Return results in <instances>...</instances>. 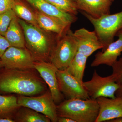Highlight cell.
<instances>
[{
	"instance_id": "obj_15",
	"label": "cell",
	"mask_w": 122,
	"mask_h": 122,
	"mask_svg": "<svg viewBox=\"0 0 122 122\" xmlns=\"http://www.w3.org/2000/svg\"><path fill=\"white\" fill-rule=\"evenodd\" d=\"M42 13L57 18L71 25L77 20L76 15L66 12L46 0H24Z\"/></svg>"
},
{
	"instance_id": "obj_26",
	"label": "cell",
	"mask_w": 122,
	"mask_h": 122,
	"mask_svg": "<svg viewBox=\"0 0 122 122\" xmlns=\"http://www.w3.org/2000/svg\"><path fill=\"white\" fill-rule=\"evenodd\" d=\"M10 46V44L5 36L0 35V58Z\"/></svg>"
},
{
	"instance_id": "obj_6",
	"label": "cell",
	"mask_w": 122,
	"mask_h": 122,
	"mask_svg": "<svg viewBox=\"0 0 122 122\" xmlns=\"http://www.w3.org/2000/svg\"><path fill=\"white\" fill-rule=\"evenodd\" d=\"M82 84L90 98L94 100L100 97L115 98L116 92L119 88L113 75L101 77L96 70L94 71L91 79L83 82Z\"/></svg>"
},
{
	"instance_id": "obj_4",
	"label": "cell",
	"mask_w": 122,
	"mask_h": 122,
	"mask_svg": "<svg viewBox=\"0 0 122 122\" xmlns=\"http://www.w3.org/2000/svg\"><path fill=\"white\" fill-rule=\"evenodd\" d=\"M82 14L93 25L96 34L103 46L104 51L111 42L118 32L122 30V11L107 14L95 18L82 11Z\"/></svg>"
},
{
	"instance_id": "obj_19",
	"label": "cell",
	"mask_w": 122,
	"mask_h": 122,
	"mask_svg": "<svg viewBox=\"0 0 122 122\" xmlns=\"http://www.w3.org/2000/svg\"><path fill=\"white\" fill-rule=\"evenodd\" d=\"M12 10L18 17L41 28L36 20L34 11H32L24 3L19 0H15Z\"/></svg>"
},
{
	"instance_id": "obj_8",
	"label": "cell",
	"mask_w": 122,
	"mask_h": 122,
	"mask_svg": "<svg viewBox=\"0 0 122 122\" xmlns=\"http://www.w3.org/2000/svg\"><path fill=\"white\" fill-rule=\"evenodd\" d=\"M56 76L60 91L67 99L90 98L83 86V81L73 76L67 70H58Z\"/></svg>"
},
{
	"instance_id": "obj_13",
	"label": "cell",
	"mask_w": 122,
	"mask_h": 122,
	"mask_svg": "<svg viewBox=\"0 0 122 122\" xmlns=\"http://www.w3.org/2000/svg\"><path fill=\"white\" fill-rule=\"evenodd\" d=\"M116 36L118 38L117 41L111 42L104 51L99 52L95 54L91 67L102 65L111 66L117 60L122 52V30L118 32Z\"/></svg>"
},
{
	"instance_id": "obj_3",
	"label": "cell",
	"mask_w": 122,
	"mask_h": 122,
	"mask_svg": "<svg viewBox=\"0 0 122 122\" xmlns=\"http://www.w3.org/2000/svg\"><path fill=\"white\" fill-rule=\"evenodd\" d=\"M58 116L70 118L76 122H95L99 112L96 100L66 99L57 105Z\"/></svg>"
},
{
	"instance_id": "obj_20",
	"label": "cell",
	"mask_w": 122,
	"mask_h": 122,
	"mask_svg": "<svg viewBox=\"0 0 122 122\" xmlns=\"http://www.w3.org/2000/svg\"><path fill=\"white\" fill-rule=\"evenodd\" d=\"M88 57L77 52L75 56L66 69L70 73L83 82V78Z\"/></svg>"
},
{
	"instance_id": "obj_30",
	"label": "cell",
	"mask_w": 122,
	"mask_h": 122,
	"mask_svg": "<svg viewBox=\"0 0 122 122\" xmlns=\"http://www.w3.org/2000/svg\"><path fill=\"white\" fill-rule=\"evenodd\" d=\"M4 68V66L1 59L0 58V70Z\"/></svg>"
},
{
	"instance_id": "obj_10",
	"label": "cell",
	"mask_w": 122,
	"mask_h": 122,
	"mask_svg": "<svg viewBox=\"0 0 122 122\" xmlns=\"http://www.w3.org/2000/svg\"><path fill=\"white\" fill-rule=\"evenodd\" d=\"M34 69L49 86L55 103L59 104L62 102L63 97L58 87L56 76L57 68L51 62L43 61L34 62Z\"/></svg>"
},
{
	"instance_id": "obj_27",
	"label": "cell",
	"mask_w": 122,
	"mask_h": 122,
	"mask_svg": "<svg viewBox=\"0 0 122 122\" xmlns=\"http://www.w3.org/2000/svg\"><path fill=\"white\" fill-rule=\"evenodd\" d=\"M57 122H76V121L70 118L65 117L58 116Z\"/></svg>"
},
{
	"instance_id": "obj_2",
	"label": "cell",
	"mask_w": 122,
	"mask_h": 122,
	"mask_svg": "<svg viewBox=\"0 0 122 122\" xmlns=\"http://www.w3.org/2000/svg\"><path fill=\"white\" fill-rule=\"evenodd\" d=\"M25 36V46L34 60L45 61L49 59L58 36L50 34L18 18Z\"/></svg>"
},
{
	"instance_id": "obj_29",
	"label": "cell",
	"mask_w": 122,
	"mask_h": 122,
	"mask_svg": "<svg viewBox=\"0 0 122 122\" xmlns=\"http://www.w3.org/2000/svg\"><path fill=\"white\" fill-rule=\"evenodd\" d=\"M108 122H122V117L118 118L109 121Z\"/></svg>"
},
{
	"instance_id": "obj_24",
	"label": "cell",
	"mask_w": 122,
	"mask_h": 122,
	"mask_svg": "<svg viewBox=\"0 0 122 122\" xmlns=\"http://www.w3.org/2000/svg\"><path fill=\"white\" fill-rule=\"evenodd\" d=\"M15 16L12 9L0 14V35L5 36L11 21Z\"/></svg>"
},
{
	"instance_id": "obj_16",
	"label": "cell",
	"mask_w": 122,
	"mask_h": 122,
	"mask_svg": "<svg viewBox=\"0 0 122 122\" xmlns=\"http://www.w3.org/2000/svg\"><path fill=\"white\" fill-rule=\"evenodd\" d=\"M78 10L86 13L95 18L110 14L111 0H76Z\"/></svg>"
},
{
	"instance_id": "obj_1",
	"label": "cell",
	"mask_w": 122,
	"mask_h": 122,
	"mask_svg": "<svg viewBox=\"0 0 122 122\" xmlns=\"http://www.w3.org/2000/svg\"><path fill=\"white\" fill-rule=\"evenodd\" d=\"M42 83L37 78L24 70H0V93H15L30 96L41 93L44 89Z\"/></svg>"
},
{
	"instance_id": "obj_32",
	"label": "cell",
	"mask_w": 122,
	"mask_h": 122,
	"mask_svg": "<svg viewBox=\"0 0 122 122\" xmlns=\"http://www.w3.org/2000/svg\"><path fill=\"white\" fill-rule=\"evenodd\" d=\"M111 0L112 1V2H113V1H114L115 0Z\"/></svg>"
},
{
	"instance_id": "obj_14",
	"label": "cell",
	"mask_w": 122,
	"mask_h": 122,
	"mask_svg": "<svg viewBox=\"0 0 122 122\" xmlns=\"http://www.w3.org/2000/svg\"><path fill=\"white\" fill-rule=\"evenodd\" d=\"M34 12L39 27L46 32L53 33L61 37L70 29L71 25L57 18L45 14L36 9Z\"/></svg>"
},
{
	"instance_id": "obj_18",
	"label": "cell",
	"mask_w": 122,
	"mask_h": 122,
	"mask_svg": "<svg viewBox=\"0 0 122 122\" xmlns=\"http://www.w3.org/2000/svg\"><path fill=\"white\" fill-rule=\"evenodd\" d=\"M20 107L15 96L0 95V118L12 119L14 114Z\"/></svg>"
},
{
	"instance_id": "obj_9",
	"label": "cell",
	"mask_w": 122,
	"mask_h": 122,
	"mask_svg": "<svg viewBox=\"0 0 122 122\" xmlns=\"http://www.w3.org/2000/svg\"><path fill=\"white\" fill-rule=\"evenodd\" d=\"M0 59L6 69L24 70L34 69V58L25 48L10 46Z\"/></svg>"
},
{
	"instance_id": "obj_11",
	"label": "cell",
	"mask_w": 122,
	"mask_h": 122,
	"mask_svg": "<svg viewBox=\"0 0 122 122\" xmlns=\"http://www.w3.org/2000/svg\"><path fill=\"white\" fill-rule=\"evenodd\" d=\"M73 35L77 44V52L88 58L96 51L103 49V45L94 30L82 28L75 30Z\"/></svg>"
},
{
	"instance_id": "obj_22",
	"label": "cell",
	"mask_w": 122,
	"mask_h": 122,
	"mask_svg": "<svg viewBox=\"0 0 122 122\" xmlns=\"http://www.w3.org/2000/svg\"><path fill=\"white\" fill-rule=\"evenodd\" d=\"M47 2L66 12L77 15L78 13L76 2L71 0H46Z\"/></svg>"
},
{
	"instance_id": "obj_31",
	"label": "cell",
	"mask_w": 122,
	"mask_h": 122,
	"mask_svg": "<svg viewBox=\"0 0 122 122\" xmlns=\"http://www.w3.org/2000/svg\"><path fill=\"white\" fill-rule=\"evenodd\" d=\"M72 0V1H75H75H76V0Z\"/></svg>"
},
{
	"instance_id": "obj_28",
	"label": "cell",
	"mask_w": 122,
	"mask_h": 122,
	"mask_svg": "<svg viewBox=\"0 0 122 122\" xmlns=\"http://www.w3.org/2000/svg\"><path fill=\"white\" fill-rule=\"evenodd\" d=\"M15 120L11 119L0 118V122H14Z\"/></svg>"
},
{
	"instance_id": "obj_25",
	"label": "cell",
	"mask_w": 122,
	"mask_h": 122,
	"mask_svg": "<svg viewBox=\"0 0 122 122\" xmlns=\"http://www.w3.org/2000/svg\"><path fill=\"white\" fill-rule=\"evenodd\" d=\"M15 0H0V14L12 9Z\"/></svg>"
},
{
	"instance_id": "obj_12",
	"label": "cell",
	"mask_w": 122,
	"mask_h": 122,
	"mask_svg": "<svg viewBox=\"0 0 122 122\" xmlns=\"http://www.w3.org/2000/svg\"><path fill=\"white\" fill-rule=\"evenodd\" d=\"M96 100L99 106V112L95 122H108L122 117V98L100 97Z\"/></svg>"
},
{
	"instance_id": "obj_7",
	"label": "cell",
	"mask_w": 122,
	"mask_h": 122,
	"mask_svg": "<svg viewBox=\"0 0 122 122\" xmlns=\"http://www.w3.org/2000/svg\"><path fill=\"white\" fill-rule=\"evenodd\" d=\"M20 107H26L42 114L53 122H57V105L50 91L38 97L20 96L17 99Z\"/></svg>"
},
{
	"instance_id": "obj_17",
	"label": "cell",
	"mask_w": 122,
	"mask_h": 122,
	"mask_svg": "<svg viewBox=\"0 0 122 122\" xmlns=\"http://www.w3.org/2000/svg\"><path fill=\"white\" fill-rule=\"evenodd\" d=\"M4 36L11 46L25 48L24 32L18 21V17L16 16L11 21Z\"/></svg>"
},
{
	"instance_id": "obj_21",
	"label": "cell",
	"mask_w": 122,
	"mask_h": 122,
	"mask_svg": "<svg viewBox=\"0 0 122 122\" xmlns=\"http://www.w3.org/2000/svg\"><path fill=\"white\" fill-rule=\"evenodd\" d=\"M18 112L16 118L21 122H50V119L46 116L34 110L25 107Z\"/></svg>"
},
{
	"instance_id": "obj_5",
	"label": "cell",
	"mask_w": 122,
	"mask_h": 122,
	"mask_svg": "<svg viewBox=\"0 0 122 122\" xmlns=\"http://www.w3.org/2000/svg\"><path fill=\"white\" fill-rule=\"evenodd\" d=\"M78 46L73 32L70 29L61 37H58L51 53L50 62L58 69H66L77 52Z\"/></svg>"
},
{
	"instance_id": "obj_23",
	"label": "cell",
	"mask_w": 122,
	"mask_h": 122,
	"mask_svg": "<svg viewBox=\"0 0 122 122\" xmlns=\"http://www.w3.org/2000/svg\"><path fill=\"white\" fill-rule=\"evenodd\" d=\"M111 67L113 70L112 74L119 86L118 89L116 92L115 96L122 98V57L117 60Z\"/></svg>"
}]
</instances>
